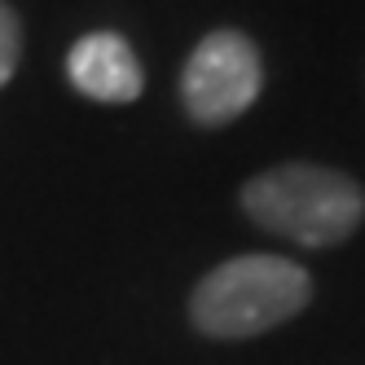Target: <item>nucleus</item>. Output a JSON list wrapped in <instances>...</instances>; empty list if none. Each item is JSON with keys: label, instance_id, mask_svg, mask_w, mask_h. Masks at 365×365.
Wrapping results in <instances>:
<instances>
[{"label": "nucleus", "instance_id": "f257e3e1", "mask_svg": "<svg viewBox=\"0 0 365 365\" xmlns=\"http://www.w3.org/2000/svg\"><path fill=\"white\" fill-rule=\"evenodd\" d=\"M247 216L282 233L299 247H334L356 233L365 220V194L352 176L317 168V163H286L273 172H259L242 190Z\"/></svg>", "mask_w": 365, "mask_h": 365}, {"label": "nucleus", "instance_id": "f03ea898", "mask_svg": "<svg viewBox=\"0 0 365 365\" xmlns=\"http://www.w3.org/2000/svg\"><path fill=\"white\" fill-rule=\"evenodd\" d=\"M312 299V282L295 259L238 255L212 269L190 299V317L212 339H251L291 322Z\"/></svg>", "mask_w": 365, "mask_h": 365}, {"label": "nucleus", "instance_id": "7ed1b4c3", "mask_svg": "<svg viewBox=\"0 0 365 365\" xmlns=\"http://www.w3.org/2000/svg\"><path fill=\"white\" fill-rule=\"evenodd\" d=\"M264 84L255 44L242 31H212L185 62L180 97L198 123H229L238 119Z\"/></svg>", "mask_w": 365, "mask_h": 365}, {"label": "nucleus", "instance_id": "20e7f679", "mask_svg": "<svg viewBox=\"0 0 365 365\" xmlns=\"http://www.w3.org/2000/svg\"><path fill=\"white\" fill-rule=\"evenodd\" d=\"M66 71H71V84L80 88L84 97L110 101V106H119V101H137L141 97V84H145L137 53L115 31H93V36H84L80 44L71 48Z\"/></svg>", "mask_w": 365, "mask_h": 365}, {"label": "nucleus", "instance_id": "39448f33", "mask_svg": "<svg viewBox=\"0 0 365 365\" xmlns=\"http://www.w3.org/2000/svg\"><path fill=\"white\" fill-rule=\"evenodd\" d=\"M18 48H22V31L9 5H0V88L9 84V75L18 66Z\"/></svg>", "mask_w": 365, "mask_h": 365}]
</instances>
